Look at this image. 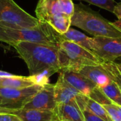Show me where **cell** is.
Here are the masks:
<instances>
[{
	"label": "cell",
	"instance_id": "obj_1",
	"mask_svg": "<svg viewBox=\"0 0 121 121\" xmlns=\"http://www.w3.org/2000/svg\"><path fill=\"white\" fill-rule=\"evenodd\" d=\"M11 46L26 64L30 76L45 71H51L54 73L60 72L58 45L19 42Z\"/></svg>",
	"mask_w": 121,
	"mask_h": 121
},
{
	"label": "cell",
	"instance_id": "obj_2",
	"mask_svg": "<svg viewBox=\"0 0 121 121\" xmlns=\"http://www.w3.org/2000/svg\"><path fill=\"white\" fill-rule=\"evenodd\" d=\"M60 40V34L45 22H40L34 28L0 24V41L10 45L19 42H32L57 46Z\"/></svg>",
	"mask_w": 121,
	"mask_h": 121
},
{
	"label": "cell",
	"instance_id": "obj_3",
	"mask_svg": "<svg viewBox=\"0 0 121 121\" xmlns=\"http://www.w3.org/2000/svg\"><path fill=\"white\" fill-rule=\"evenodd\" d=\"M71 25L77 26L94 37L104 36L121 38V32L98 12L82 4H74Z\"/></svg>",
	"mask_w": 121,
	"mask_h": 121
},
{
	"label": "cell",
	"instance_id": "obj_4",
	"mask_svg": "<svg viewBox=\"0 0 121 121\" xmlns=\"http://www.w3.org/2000/svg\"><path fill=\"white\" fill-rule=\"evenodd\" d=\"M58 47L60 69H69L78 72L84 66L99 65L104 62L91 52L73 42L62 40Z\"/></svg>",
	"mask_w": 121,
	"mask_h": 121
},
{
	"label": "cell",
	"instance_id": "obj_5",
	"mask_svg": "<svg viewBox=\"0 0 121 121\" xmlns=\"http://www.w3.org/2000/svg\"><path fill=\"white\" fill-rule=\"evenodd\" d=\"M40 23L37 18L21 9L13 0H0V24L21 28H34Z\"/></svg>",
	"mask_w": 121,
	"mask_h": 121
},
{
	"label": "cell",
	"instance_id": "obj_6",
	"mask_svg": "<svg viewBox=\"0 0 121 121\" xmlns=\"http://www.w3.org/2000/svg\"><path fill=\"white\" fill-rule=\"evenodd\" d=\"M42 87L33 85L18 89L0 88V106L16 110L21 109Z\"/></svg>",
	"mask_w": 121,
	"mask_h": 121
},
{
	"label": "cell",
	"instance_id": "obj_7",
	"mask_svg": "<svg viewBox=\"0 0 121 121\" xmlns=\"http://www.w3.org/2000/svg\"><path fill=\"white\" fill-rule=\"evenodd\" d=\"M94 54L103 62H113L121 57V38L93 37Z\"/></svg>",
	"mask_w": 121,
	"mask_h": 121
},
{
	"label": "cell",
	"instance_id": "obj_8",
	"mask_svg": "<svg viewBox=\"0 0 121 121\" xmlns=\"http://www.w3.org/2000/svg\"><path fill=\"white\" fill-rule=\"evenodd\" d=\"M57 106L54 84H48L42 87L23 107L24 109H37L54 111Z\"/></svg>",
	"mask_w": 121,
	"mask_h": 121
},
{
	"label": "cell",
	"instance_id": "obj_9",
	"mask_svg": "<svg viewBox=\"0 0 121 121\" xmlns=\"http://www.w3.org/2000/svg\"><path fill=\"white\" fill-rule=\"evenodd\" d=\"M59 74V76L61 77L67 84L84 96L89 97L91 91L94 88L97 87L95 84L77 72L69 69H60Z\"/></svg>",
	"mask_w": 121,
	"mask_h": 121
},
{
	"label": "cell",
	"instance_id": "obj_10",
	"mask_svg": "<svg viewBox=\"0 0 121 121\" xmlns=\"http://www.w3.org/2000/svg\"><path fill=\"white\" fill-rule=\"evenodd\" d=\"M78 72L92 82L100 89L106 86L112 81L101 64L99 65L84 66Z\"/></svg>",
	"mask_w": 121,
	"mask_h": 121
},
{
	"label": "cell",
	"instance_id": "obj_11",
	"mask_svg": "<svg viewBox=\"0 0 121 121\" xmlns=\"http://www.w3.org/2000/svg\"><path fill=\"white\" fill-rule=\"evenodd\" d=\"M54 91L57 104H64L74 101L76 98L81 94L60 76L57 82L54 84Z\"/></svg>",
	"mask_w": 121,
	"mask_h": 121
},
{
	"label": "cell",
	"instance_id": "obj_12",
	"mask_svg": "<svg viewBox=\"0 0 121 121\" xmlns=\"http://www.w3.org/2000/svg\"><path fill=\"white\" fill-rule=\"evenodd\" d=\"M62 12L59 0H39L35 9V14L40 22H45L51 17Z\"/></svg>",
	"mask_w": 121,
	"mask_h": 121
},
{
	"label": "cell",
	"instance_id": "obj_13",
	"mask_svg": "<svg viewBox=\"0 0 121 121\" xmlns=\"http://www.w3.org/2000/svg\"><path fill=\"white\" fill-rule=\"evenodd\" d=\"M55 113L61 121H84L83 114L76 101L64 104H57Z\"/></svg>",
	"mask_w": 121,
	"mask_h": 121
},
{
	"label": "cell",
	"instance_id": "obj_14",
	"mask_svg": "<svg viewBox=\"0 0 121 121\" xmlns=\"http://www.w3.org/2000/svg\"><path fill=\"white\" fill-rule=\"evenodd\" d=\"M13 114L18 116L22 121H51L56 116L52 111L24 108L17 110Z\"/></svg>",
	"mask_w": 121,
	"mask_h": 121
},
{
	"label": "cell",
	"instance_id": "obj_15",
	"mask_svg": "<svg viewBox=\"0 0 121 121\" xmlns=\"http://www.w3.org/2000/svg\"><path fill=\"white\" fill-rule=\"evenodd\" d=\"M60 39L73 42L84 48L88 50L94 54V45L92 38L88 37L82 32L70 28L65 33L60 35Z\"/></svg>",
	"mask_w": 121,
	"mask_h": 121
},
{
	"label": "cell",
	"instance_id": "obj_16",
	"mask_svg": "<svg viewBox=\"0 0 121 121\" xmlns=\"http://www.w3.org/2000/svg\"><path fill=\"white\" fill-rule=\"evenodd\" d=\"M35 85L30 77L18 76L17 77H0V88L18 89Z\"/></svg>",
	"mask_w": 121,
	"mask_h": 121
},
{
	"label": "cell",
	"instance_id": "obj_17",
	"mask_svg": "<svg viewBox=\"0 0 121 121\" xmlns=\"http://www.w3.org/2000/svg\"><path fill=\"white\" fill-rule=\"evenodd\" d=\"M71 18L65 13H60L50 18L46 23L59 34L62 35L70 28Z\"/></svg>",
	"mask_w": 121,
	"mask_h": 121
},
{
	"label": "cell",
	"instance_id": "obj_18",
	"mask_svg": "<svg viewBox=\"0 0 121 121\" xmlns=\"http://www.w3.org/2000/svg\"><path fill=\"white\" fill-rule=\"evenodd\" d=\"M101 90L113 104L121 106V89L113 80Z\"/></svg>",
	"mask_w": 121,
	"mask_h": 121
},
{
	"label": "cell",
	"instance_id": "obj_19",
	"mask_svg": "<svg viewBox=\"0 0 121 121\" xmlns=\"http://www.w3.org/2000/svg\"><path fill=\"white\" fill-rule=\"evenodd\" d=\"M84 100L86 101L87 107L98 117L101 118L102 120L105 121H112L110 118L108 113L104 109L103 106L99 104V103L96 102L93 99H90L88 96H84Z\"/></svg>",
	"mask_w": 121,
	"mask_h": 121
},
{
	"label": "cell",
	"instance_id": "obj_20",
	"mask_svg": "<svg viewBox=\"0 0 121 121\" xmlns=\"http://www.w3.org/2000/svg\"><path fill=\"white\" fill-rule=\"evenodd\" d=\"M110 78L120 87L121 89V72L117 68L113 62H104L101 63Z\"/></svg>",
	"mask_w": 121,
	"mask_h": 121
},
{
	"label": "cell",
	"instance_id": "obj_21",
	"mask_svg": "<svg viewBox=\"0 0 121 121\" xmlns=\"http://www.w3.org/2000/svg\"><path fill=\"white\" fill-rule=\"evenodd\" d=\"M55 73L51 71H45L43 72L29 76L31 81L35 85H38L40 86H43L48 84H49L50 82V77L54 74Z\"/></svg>",
	"mask_w": 121,
	"mask_h": 121
},
{
	"label": "cell",
	"instance_id": "obj_22",
	"mask_svg": "<svg viewBox=\"0 0 121 121\" xmlns=\"http://www.w3.org/2000/svg\"><path fill=\"white\" fill-rule=\"evenodd\" d=\"M78 1H86L90 4L106 9L111 13H113L115 6L117 4L115 0H78Z\"/></svg>",
	"mask_w": 121,
	"mask_h": 121
},
{
	"label": "cell",
	"instance_id": "obj_23",
	"mask_svg": "<svg viewBox=\"0 0 121 121\" xmlns=\"http://www.w3.org/2000/svg\"><path fill=\"white\" fill-rule=\"evenodd\" d=\"M89 97L90 99H93L94 101H95L96 102L99 103L101 106H104V105H109V104H113L106 96V95L102 92V91L101 90V89H99L98 87L94 88L91 91V94L89 96Z\"/></svg>",
	"mask_w": 121,
	"mask_h": 121
},
{
	"label": "cell",
	"instance_id": "obj_24",
	"mask_svg": "<svg viewBox=\"0 0 121 121\" xmlns=\"http://www.w3.org/2000/svg\"><path fill=\"white\" fill-rule=\"evenodd\" d=\"M103 107L108 113L111 121H121V113L118 108V105L112 104L109 105H104Z\"/></svg>",
	"mask_w": 121,
	"mask_h": 121
},
{
	"label": "cell",
	"instance_id": "obj_25",
	"mask_svg": "<svg viewBox=\"0 0 121 121\" xmlns=\"http://www.w3.org/2000/svg\"><path fill=\"white\" fill-rule=\"evenodd\" d=\"M62 12L72 17L74 11V4L72 0H59Z\"/></svg>",
	"mask_w": 121,
	"mask_h": 121
},
{
	"label": "cell",
	"instance_id": "obj_26",
	"mask_svg": "<svg viewBox=\"0 0 121 121\" xmlns=\"http://www.w3.org/2000/svg\"><path fill=\"white\" fill-rule=\"evenodd\" d=\"M0 121H22L21 118L13 113H0Z\"/></svg>",
	"mask_w": 121,
	"mask_h": 121
},
{
	"label": "cell",
	"instance_id": "obj_27",
	"mask_svg": "<svg viewBox=\"0 0 121 121\" xmlns=\"http://www.w3.org/2000/svg\"><path fill=\"white\" fill-rule=\"evenodd\" d=\"M113 13L115 15H116V16L118 18V19H121V1L116 4Z\"/></svg>",
	"mask_w": 121,
	"mask_h": 121
},
{
	"label": "cell",
	"instance_id": "obj_28",
	"mask_svg": "<svg viewBox=\"0 0 121 121\" xmlns=\"http://www.w3.org/2000/svg\"><path fill=\"white\" fill-rule=\"evenodd\" d=\"M19 75H16V74L5 72V71L0 70V77H17Z\"/></svg>",
	"mask_w": 121,
	"mask_h": 121
},
{
	"label": "cell",
	"instance_id": "obj_29",
	"mask_svg": "<svg viewBox=\"0 0 121 121\" xmlns=\"http://www.w3.org/2000/svg\"><path fill=\"white\" fill-rule=\"evenodd\" d=\"M17 110L16 109H11L7 108H4L0 106V113H13Z\"/></svg>",
	"mask_w": 121,
	"mask_h": 121
},
{
	"label": "cell",
	"instance_id": "obj_30",
	"mask_svg": "<svg viewBox=\"0 0 121 121\" xmlns=\"http://www.w3.org/2000/svg\"><path fill=\"white\" fill-rule=\"evenodd\" d=\"M118 30H120L121 32V19H118L117 21H115L114 22L111 23Z\"/></svg>",
	"mask_w": 121,
	"mask_h": 121
},
{
	"label": "cell",
	"instance_id": "obj_31",
	"mask_svg": "<svg viewBox=\"0 0 121 121\" xmlns=\"http://www.w3.org/2000/svg\"><path fill=\"white\" fill-rule=\"evenodd\" d=\"M113 62H114V64L116 65V67H117V68L118 69V70L121 72V57L117 58L116 60H115L113 61Z\"/></svg>",
	"mask_w": 121,
	"mask_h": 121
},
{
	"label": "cell",
	"instance_id": "obj_32",
	"mask_svg": "<svg viewBox=\"0 0 121 121\" xmlns=\"http://www.w3.org/2000/svg\"><path fill=\"white\" fill-rule=\"evenodd\" d=\"M51 121H61L58 118V117H57V115H56V116H55V118H53V119H52Z\"/></svg>",
	"mask_w": 121,
	"mask_h": 121
},
{
	"label": "cell",
	"instance_id": "obj_33",
	"mask_svg": "<svg viewBox=\"0 0 121 121\" xmlns=\"http://www.w3.org/2000/svg\"></svg>",
	"mask_w": 121,
	"mask_h": 121
},
{
	"label": "cell",
	"instance_id": "obj_34",
	"mask_svg": "<svg viewBox=\"0 0 121 121\" xmlns=\"http://www.w3.org/2000/svg\"></svg>",
	"mask_w": 121,
	"mask_h": 121
}]
</instances>
